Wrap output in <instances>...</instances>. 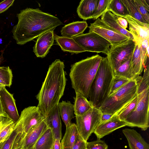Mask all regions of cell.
I'll use <instances>...</instances> for the list:
<instances>
[{"label":"cell","instance_id":"1","mask_svg":"<svg viewBox=\"0 0 149 149\" xmlns=\"http://www.w3.org/2000/svg\"><path fill=\"white\" fill-rule=\"evenodd\" d=\"M17 16L18 22L12 32L13 38L19 45H24L63 24L58 17L39 8H27L21 10Z\"/></svg>","mask_w":149,"mask_h":149},{"label":"cell","instance_id":"2","mask_svg":"<svg viewBox=\"0 0 149 149\" xmlns=\"http://www.w3.org/2000/svg\"><path fill=\"white\" fill-rule=\"evenodd\" d=\"M64 62L56 59L49 67L41 88L36 96L37 106L45 117L63 95L67 79Z\"/></svg>","mask_w":149,"mask_h":149},{"label":"cell","instance_id":"3","mask_svg":"<svg viewBox=\"0 0 149 149\" xmlns=\"http://www.w3.org/2000/svg\"><path fill=\"white\" fill-rule=\"evenodd\" d=\"M102 57L98 54L76 62L71 66L69 76L75 92L89 98L91 87Z\"/></svg>","mask_w":149,"mask_h":149},{"label":"cell","instance_id":"4","mask_svg":"<svg viewBox=\"0 0 149 149\" xmlns=\"http://www.w3.org/2000/svg\"><path fill=\"white\" fill-rule=\"evenodd\" d=\"M114 77L107 56L102 57L90 90L89 101L93 107L99 109L108 96Z\"/></svg>","mask_w":149,"mask_h":149},{"label":"cell","instance_id":"5","mask_svg":"<svg viewBox=\"0 0 149 149\" xmlns=\"http://www.w3.org/2000/svg\"><path fill=\"white\" fill-rule=\"evenodd\" d=\"M139 82L136 80H131L108 96L99 108L102 113L117 115L135 97Z\"/></svg>","mask_w":149,"mask_h":149},{"label":"cell","instance_id":"6","mask_svg":"<svg viewBox=\"0 0 149 149\" xmlns=\"http://www.w3.org/2000/svg\"><path fill=\"white\" fill-rule=\"evenodd\" d=\"M45 118L37 106H29L24 108L15 123L18 127V132L12 149H17L25 136Z\"/></svg>","mask_w":149,"mask_h":149},{"label":"cell","instance_id":"7","mask_svg":"<svg viewBox=\"0 0 149 149\" xmlns=\"http://www.w3.org/2000/svg\"><path fill=\"white\" fill-rule=\"evenodd\" d=\"M137 95L135 109L124 121L127 126L137 127L145 131L149 127V87Z\"/></svg>","mask_w":149,"mask_h":149},{"label":"cell","instance_id":"8","mask_svg":"<svg viewBox=\"0 0 149 149\" xmlns=\"http://www.w3.org/2000/svg\"><path fill=\"white\" fill-rule=\"evenodd\" d=\"M102 114L99 109L93 107L84 114L75 116L77 131L85 141H87L100 122Z\"/></svg>","mask_w":149,"mask_h":149},{"label":"cell","instance_id":"9","mask_svg":"<svg viewBox=\"0 0 149 149\" xmlns=\"http://www.w3.org/2000/svg\"><path fill=\"white\" fill-rule=\"evenodd\" d=\"M136 44L134 40L129 38L120 44L111 46L107 56L113 73L120 65L132 56Z\"/></svg>","mask_w":149,"mask_h":149},{"label":"cell","instance_id":"10","mask_svg":"<svg viewBox=\"0 0 149 149\" xmlns=\"http://www.w3.org/2000/svg\"><path fill=\"white\" fill-rule=\"evenodd\" d=\"M75 41L86 51L102 53L108 54L111 44L97 33L89 32L73 38Z\"/></svg>","mask_w":149,"mask_h":149},{"label":"cell","instance_id":"11","mask_svg":"<svg viewBox=\"0 0 149 149\" xmlns=\"http://www.w3.org/2000/svg\"><path fill=\"white\" fill-rule=\"evenodd\" d=\"M88 28L89 32L98 34L109 42L111 46L120 44L129 39L108 26L100 18L91 23Z\"/></svg>","mask_w":149,"mask_h":149},{"label":"cell","instance_id":"12","mask_svg":"<svg viewBox=\"0 0 149 149\" xmlns=\"http://www.w3.org/2000/svg\"><path fill=\"white\" fill-rule=\"evenodd\" d=\"M124 18L129 24V31L136 44L140 45L145 40L149 39V24L142 23L129 15Z\"/></svg>","mask_w":149,"mask_h":149},{"label":"cell","instance_id":"13","mask_svg":"<svg viewBox=\"0 0 149 149\" xmlns=\"http://www.w3.org/2000/svg\"><path fill=\"white\" fill-rule=\"evenodd\" d=\"M0 99L3 109L8 116L15 123L18 120V114L13 95L5 87L0 89Z\"/></svg>","mask_w":149,"mask_h":149},{"label":"cell","instance_id":"14","mask_svg":"<svg viewBox=\"0 0 149 149\" xmlns=\"http://www.w3.org/2000/svg\"><path fill=\"white\" fill-rule=\"evenodd\" d=\"M54 40V31H47L39 36L33 47V52L38 57L46 56L53 44Z\"/></svg>","mask_w":149,"mask_h":149},{"label":"cell","instance_id":"15","mask_svg":"<svg viewBox=\"0 0 149 149\" xmlns=\"http://www.w3.org/2000/svg\"><path fill=\"white\" fill-rule=\"evenodd\" d=\"M127 126L124 121L120 120L117 115H114L110 119L100 122L96 127L93 133L97 139L102 138L116 130Z\"/></svg>","mask_w":149,"mask_h":149},{"label":"cell","instance_id":"16","mask_svg":"<svg viewBox=\"0 0 149 149\" xmlns=\"http://www.w3.org/2000/svg\"><path fill=\"white\" fill-rule=\"evenodd\" d=\"M48 128L44 119L25 136L17 149H33L36 142Z\"/></svg>","mask_w":149,"mask_h":149},{"label":"cell","instance_id":"17","mask_svg":"<svg viewBox=\"0 0 149 149\" xmlns=\"http://www.w3.org/2000/svg\"><path fill=\"white\" fill-rule=\"evenodd\" d=\"M45 120L48 127L52 132L54 139L61 140V123L58 105L52 109L46 116Z\"/></svg>","mask_w":149,"mask_h":149},{"label":"cell","instance_id":"18","mask_svg":"<svg viewBox=\"0 0 149 149\" xmlns=\"http://www.w3.org/2000/svg\"><path fill=\"white\" fill-rule=\"evenodd\" d=\"M122 132L128 141L130 149H149V145L134 129L126 128Z\"/></svg>","mask_w":149,"mask_h":149},{"label":"cell","instance_id":"19","mask_svg":"<svg viewBox=\"0 0 149 149\" xmlns=\"http://www.w3.org/2000/svg\"><path fill=\"white\" fill-rule=\"evenodd\" d=\"M54 40L57 44L64 52H68L72 54H78L86 52L83 48L79 46L73 38L54 35Z\"/></svg>","mask_w":149,"mask_h":149},{"label":"cell","instance_id":"20","mask_svg":"<svg viewBox=\"0 0 149 149\" xmlns=\"http://www.w3.org/2000/svg\"><path fill=\"white\" fill-rule=\"evenodd\" d=\"M88 27L86 21H75L65 25L61 30L62 36L73 38L83 33Z\"/></svg>","mask_w":149,"mask_h":149},{"label":"cell","instance_id":"21","mask_svg":"<svg viewBox=\"0 0 149 149\" xmlns=\"http://www.w3.org/2000/svg\"><path fill=\"white\" fill-rule=\"evenodd\" d=\"M101 19L106 24L117 32L128 38L134 40L132 35L129 31L124 29L120 25L117 20V16L110 11L106 10L101 16Z\"/></svg>","mask_w":149,"mask_h":149},{"label":"cell","instance_id":"22","mask_svg":"<svg viewBox=\"0 0 149 149\" xmlns=\"http://www.w3.org/2000/svg\"><path fill=\"white\" fill-rule=\"evenodd\" d=\"M97 0H81L77 8L79 17L84 20L92 19Z\"/></svg>","mask_w":149,"mask_h":149},{"label":"cell","instance_id":"23","mask_svg":"<svg viewBox=\"0 0 149 149\" xmlns=\"http://www.w3.org/2000/svg\"><path fill=\"white\" fill-rule=\"evenodd\" d=\"M132 57V56L115 71L114 76H117L130 80H136L140 81L141 78L136 74L132 67L131 63Z\"/></svg>","mask_w":149,"mask_h":149},{"label":"cell","instance_id":"24","mask_svg":"<svg viewBox=\"0 0 149 149\" xmlns=\"http://www.w3.org/2000/svg\"><path fill=\"white\" fill-rule=\"evenodd\" d=\"M58 105L60 115L67 127L71 124V120L74 117V104L70 101H63Z\"/></svg>","mask_w":149,"mask_h":149},{"label":"cell","instance_id":"25","mask_svg":"<svg viewBox=\"0 0 149 149\" xmlns=\"http://www.w3.org/2000/svg\"><path fill=\"white\" fill-rule=\"evenodd\" d=\"M74 104V113L75 116L82 115L93 107L87 98L78 92H75Z\"/></svg>","mask_w":149,"mask_h":149},{"label":"cell","instance_id":"26","mask_svg":"<svg viewBox=\"0 0 149 149\" xmlns=\"http://www.w3.org/2000/svg\"><path fill=\"white\" fill-rule=\"evenodd\" d=\"M78 133L76 125L71 123L66 127L65 133L61 142V149H72Z\"/></svg>","mask_w":149,"mask_h":149},{"label":"cell","instance_id":"27","mask_svg":"<svg viewBox=\"0 0 149 149\" xmlns=\"http://www.w3.org/2000/svg\"><path fill=\"white\" fill-rule=\"evenodd\" d=\"M15 123L8 116L0 123V146L6 140L14 130Z\"/></svg>","mask_w":149,"mask_h":149},{"label":"cell","instance_id":"28","mask_svg":"<svg viewBox=\"0 0 149 149\" xmlns=\"http://www.w3.org/2000/svg\"><path fill=\"white\" fill-rule=\"evenodd\" d=\"M54 139L51 129L48 127L36 142L33 149H52Z\"/></svg>","mask_w":149,"mask_h":149},{"label":"cell","instance_id":"29","mask_svg":"<svg viewBox=\"0 0 149 149\" xmlns=\"http://www.w3.org/2000/svg\"><path fill=\"white\" fill-rule=\"evenodd\" d=\"M106 10L117 16L124 18L129 15L128 11L122 0H110Z\"/></svg>","mask_w":149,"mask_h":149},{"label":"cell","instance_id":"30","mask_svg":"<svg viewBox=\"0 0 149 149\" xmlns=\"http://www.w3.org/2000/svg\"><path fill=\"white\" fill-rule=\"evenodd\" d=\"M131 63L134 71L139 76L142 72L144 66L142 63L139 45L136 43L132 55Z\"/></svg>","mask_w":149,"mask_h":149},{"label":"cell","instance_id":"31","mask_svg":"<svg viewBox=\"0 0 149 149\" xmlns=\"http://www.w3.org/2000/svg\"><path fill=\"white\" fill-rule=\"evenodd\" d=\"M122 1L126 7L129 15L142 23L149 24L139 12L134 0H122Z\"/></svg>","mask_w":149,"mask_h":149},{"label":"cell","instance_id":"32","mask_svg":"<svg viewBox=\"0 0 149 149\" xmlns=\"http://www.w3.org/2000/svg\"><path fill=\"white\" fill-rule=\"evenodd\" d=\"M138 95L127 104L117 115L119 119L124 121L128 115L134 109L137 102Z\"/></svg>","mask_w":149,"mask_h":149},{"label":"cell","instance_id":"33","mask_svg":"<svg viewBox=\"0 0 149 149\" xmlns=\"http://www.w3.org/2000/svg\"><path fill=\"white\" fill-rule=\"evenodd\" d=\"M148 60L144 66V72L143 77H142L138 85L137 94H139L145 89L149 87V68Z\"/></svg>","mask_w":149,"mask_h":149},{"label":"cell","instance_id":"34","mask_svg":"<svg viewBox=\"0 0 149 149\" xmlns=\"http://www.w3.org/2000/svg\"><path fill=\"white\" fill-rule=\"evenodd\" d=\"M110 0H97L95 9L92 16V19L96 20L106 10Z\"/></svg>","mask_w":149,"mask_h":149},{"label":"cell","instance_id":"35","mask_svg":"<svg viewBox=\"0 0 149 149\" xmlns=\"http://www.w3.org/2000/svg\"><path fill=\"white\" fill-rule=\"evenodd\" d=\"M130 80H131L124 77L115 76L112 83L111 89L108 96L114 93L120 88Z\"/></svg>","mask_w":149,"mask_h":149},{"label":"cell","instance_id":"36","mask_svg":"<svg viewBox=\"0 0 149 149\" xmlns=\"http://www.w3.org/2000/svg\"><path fill=\"white\" fill-rule=\"evenodd\" d=\"M149 39L144 41L139 45L140 54L143 66L149 59Z\"/></svg>","mask_w":149,"mask_h":149},{"label":"cell","instance_id":"37","mask_svg":"<svg viewBox=\"0 0 149 149\" xmlns=\"http://www.w3.org/2000/svg\"><path fill=\"white\" fill-rule=\"evenodd\" d=\"M18 130V127L15 124L14 130L6 140L0 146V149H12Z\"/></svg>","mask_w":149,"mask_h":149},{"label":"cell","instance_id":"38","mask_svg":"<svg viewBox=\"0 0 149 149\" xmlns=\"http://www.w3.org/2000/svg\"><path fill=\"white\" fill-rule=\"evenodd\" d=\"M108 146L105 142L100 139L86 142V149H108Z\"/></svg>","mask_w":149,"mask_h":149},{"label":"cell","instance_id":"39","mask_svg":"<svg viewBox=\"0 0 149 149\" xmlns=\"http://www.w3.org/2000/svg\"><path fill=\"white\" fill-rule=\"evenodd\" d=\"M134 1L141 15L146 22L149 23V8L143 4L141 0H134Z\"/></svg>","mask_w":149,"mask_h":149},{"label":"cell","instance_id":"40","mask_svg":"<svg viewBox=\"0 0 149 149\" xmlns=\"http://www.w3.org/2000/svg\"><path fill=\"white\" fill-rule=\"evenodd\" d=\"M13 75L9 66L0 67V78L12 81Z\"/></svg>","mask_w":149,"mask_h":149},{"label":"cell","instance_id":"41","mask_svg":"<svg viewBox=\"0 0 149 149\" xmlns=\"http://www.w3.org/2000/svg\"><path fill=\"white\" fill-rule=\"evenodd\" d=\"M78 133L72 149H86V142Z\"/></svg>","mask_w":149,"mask_h":149},{"label":"cell","instance_id":"42","mask_svg":"<svg viewBox=\"0 0 149 149\" xmlns=\"http://www.w3.org/2000/svg\"><path fill=\"white\" fill-rule=\"evenodd\" d=\"M14 1V0H5L0 2V13L7 10L13 5Z\"/></svg>","mask_w":149,"mask_h":149},{"label":"cell","instance_id":"43","mask_svg":"<svg viewBox=\"0 0 149 149\" xmlns=\"http://www.w3.org/2000/svg\"><path fill=\"white\" fill-rule=\"evenodd\" d=\"M117 20L120 25L124 29H126L127 27L128 23L124 18L117 16Z\"/></svg>","mask_w":149,"mask_h":149},{"label":"cell","instance_id":"44","mask_svg":"<svg viewBox=\"0 0 149 149\" xmlns=\"http://www.w3.org/2000/svg\"><path fill=\"white\" fill-rule=\"evenodd\" d=\"M61 140L58 139H54L52 149H61L62 146Z\"/></svg>","mask_w":149,"mask_h":149},{"label":"cell","instance_id":"45","mask_svg":"<svg viewBox=\"0 0 149 149\" xmlns=\"http://www.w3.org/2000/svg\"><path fill=\"white\" fill-rule=\"evenodd\" d=\"M113 116L111 114L102 113L101 118V122L108 120L110 119Z\"/></svg>","mask_w":149,"mask_h":149},{"label":"cell","instance_id":"46","mask_svg":"<svg viewBox=\"0 0 149 149\" xmlns=\"http://www.w3.org/2000/svg\"><path fill=\"white\" fill-rule=\"evenodd\" d=\"M7 116H8L5 112L3 109L0 99V123L3 118Z\"/></svg>","mask_w":149,"mask_h":149},{"label":"cell","instance_id":"47","mask_svg":"<svg viewBox=\"0 0 149 149\" xmlns=\"http://www.w3.org/2000/svg\"><path fill=\"white\" fill-rule=\"evenodd\" d=\"M3 61V53H2L0 56V65L1 64Z\"/></svg>","mask_w":149,"mask_h":149}]
</instances>
